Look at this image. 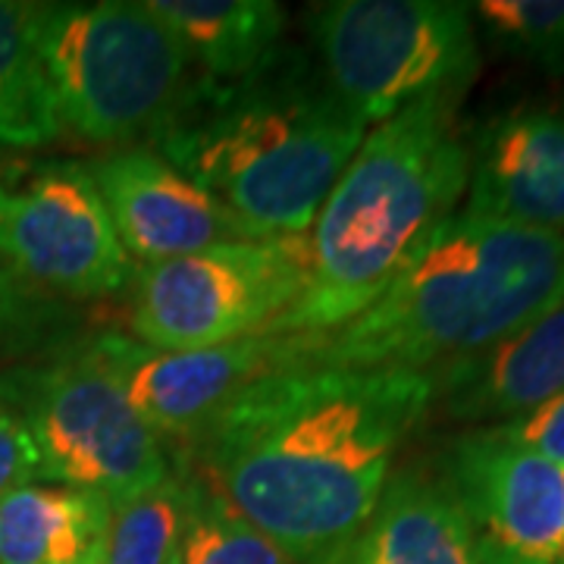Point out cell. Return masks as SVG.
<instances>
[{
  "label": "cell",
  "mask_w": 564,
  "mask_h": 564,
  "mask_svg": "<svg viewBox=\"0 0 564 564\" xmlns=\"http://www.w3.org/2000/svg\"><path fill=\"white\" fill-rule=\"evenodd\" d=\"M0 163H3V154H0Z\"/></svg>",
  "instance_id": "cell-26"
},
{
  "label": "cell",
  "mask_w": 564,
  "mask_h": 564,
  "mask_svg": "<svg viewBox=\"0 0 564 564\" xmlns=\"http://www.w3.org/2000/svg\"><path fill=\"white\" fill-rule=\"evenodd\" d=\"M370 126L302 44L236 82L198 79L151 141L258 236H307Z\"/></svg>",
  "instance_id": "cell-2"
},
{
  "label": "cell",
  "mask_w": 564,
  "mask_h": 564,
  "mask_svg": "<svg viewBox=\"0 0 564 564\" xmlns=\"http://www.w3.org/2000/svg\"><path fill=\"white\" fill-rule=\"evenodd\" d=\"M564 299V236L455 214L355 321L307 339L304 370H423L470 358Z\"/></svg>",
  "instance_id": "cell-4"
},
{
  "label": "cell",
  "mask_w": 564,
  "mask_h": 564,
  "mask_svg": "<svg viewBox=\"0 0 564 564\" xmlns=\"http://www.w3.org/2000/svg\"><path fill=\"white\" fill-rule=\"evenodd\" d=\"M496 430L518 445L533 448L536 455L564 467V392L555 395L552 402L540 404L536 411H530L521 421L502 423Z\"/></svg>",
  "instance_id": "cell-23"
},
{
  "label": "cell",
  "mask_w": 564,
  "mask_h": 564,
  "mask_svg": "<svg viewBox=\"0 0 564 564\" xmlns=\"http://www.w3.org/2000/svg\"><path fill=\"white\" fill-rule=\"evenodd\" d=\"M148 7L180 35L210 82L248 76L285 32V10L273 0H148Z\"/></svg>",
  "instance_id": "cell-17"
},
{
  "label": "cell",
  "mask_w": 564,
  "mask_h": 564,
  "mask_svg": "<svg viewBox=\"0 0 564 564\" xmlns=\"http://www.w3.org/2000/svg\"><path fill=\"white\" fill-rule=\"evenodd\" d=\"M433 404L470 426L521 421L564 392V299L484 351L433 370Z\"/></svg>",
  "instance_id": "cell-14"
},
{
  "label": "cell",
  "mask_w": 564,
  "mask_h": 564,
  "mask_svg": "<svg viewBox=\"0 0 564 564\" xmlns=\"http://www.w3.org/2000/svg\"><path fill=\"white\" fill-rule=\"evenodd\" d=\"M66 135L32 39L25 0H0V148L35 151Z\"/></svg>",
  "instance_id": "cell-18"
},
{
  "label": "cell",
  "mask_w": 564,
  "mask_h": 564,
  "mask_svg": "<svg viewBox=\"0 0 564 564\" xmlns=\"http://www.w3.org/2000/svg\"><path fill=\"white\" fill-rule=\"evenodd\" d=\"M39 480V458L22 421L0 402V499Z\"/></svg>",
  "instance_id": "cell-24"
},
{
  "label": "cell",
  "mask_w": 564,
  "mask_h": 564,
  "mask_svg": "<svg viewBox=\"0 0 564 564\" xmlns=\"http://www.w3.org/2000/svg\"><path fill=\"white\" fill-rule=\"evenodd\" d=\"M464 214L564 236V110L511 107L470 135Z\"/></svg>",
  "instance_id": "cell-13"
},
{
  "label": "cell",
  "mask_w": 564,
  "mask_h": 564,
  "mask_svg": "<svg viewBox=\"0 0 564 564\" xmlns=\"http://www.w3.org/2000/svg\"><path fill=\"white\" fill-rule=\"evenodd\" d=\"M29 20L63 129L104 151L151 148L202 79L148 3H29Z\"/></svg>",
  "instance_id": "cell-5"
},
{
  "label": "cell",
  "mask_w": 564,
  "mask_h": 564,
  "mask_svg": "<svg viewBox=\"0 0 564 564\" xmlns=\"http://www.w3.org/2000/svg\"><path fill=\"white\" fill-rule=\"evenodd\" d=\"M63 323L61 302L32 292L7 267H0V355L32 351L44 339H54Z\"/></svg>",
  "instance_id": "cell-22"
},
{
  "label": "cell",
  "mask_w": 564,
  "mask_h": 564,
  "mask_svg": "<svg viewBox=\"0 0 564 564\" xmlns=\"http://www.w3.org/2000/svg\"><path fill=\"white\" fill-rule=\"evenodd\" d=\"M0 267L61 304L117 295L135 276L85 161L0 163Z\"/></svg>",
  "instance_id": "cell-9"
},
{
  "label": "cell",
  "mask_w": 564,
  "mask_h": 564,
  "mask_svg": "<svg viewBox=\"0 0 564 564\" xmlns=\"http://www.w3.org/2000/svg\"><path fill=\"white\" fill-rule=\"evenodd\" d=\"M339 564H480L462 505L433 467H399Z\"/></svg>",
  "instance_id": "cell-15"
},
{
  "label": "cell",
  "mask_w": 564,
  "mask_h": 564,
  "mask_svg": "<svg viewBox=\"0 0 564 564\" xmlns=\"http://www.w3.org/2000/svg\"><path fill=\"white\" fill-rule=\"evenodd\" d=\"M467 88L433 91L373 126L307 229V282L267 333L323 336L364 314L458 214L470 182Z\"/></svg>",
  "instance_id": "cell-3"
},
{
  "label": "cell",
  "mask_w": 564,
  "mask_h": 564,
  "mask_svg": "<svg viewBox=\"0 0 564 564\" xmlns=\"http://www.w3.org/2000/svg\"><path fill=\"white\" fill-rule=\"evenodd\" d=\"M170 564H182V549H180V555H176V558H173V562Z\"/></svg>",
  "instance_id": "cell-25"
},
{
  "label": "cell",
  "mask_w": 564,
  "mask_h": 564,
  "mask_svg": "<svg viewBox=\"0 0 564 564\" xmlns=\"http://www.w3.org/2000/svg\"><path fill=\"white\" fill-rule=\"evenodd\" d=\"M113 502L61 484H25L0 499V564H98Z\"/></svg>",
  "instance_id": "cell-16"
},
{
  "label": "cell",
  "mask_w": 564,
  "mask_h": 564,
  "mask_svg": "<svg viewBox=\"0 0 564 564\" xmlns=\"http://www.w3.org/2000/svg\"><path fill=\"white\" fill-rule=\"evenodd\" d=\"M307 339L258 333L239 343L166 351L120 329H101L82 336V345L163 443H188L248 386L273 373L304 370Z\"/></svg>",
  "instance_id": "cell-10"
},
{
  "label": "cell",
  "mask_w": 564,
  "mask_h": 564,
  "mask_svg": "<svg viewBox=\"0 0 564 564\" xmlns=\"http://www.w3.org/2000/svg\"><path fill=\"white\" fill-rule=\"evenodd\" d=\"M85 170L101 192L132 263H163L204 248L258 239L210 192L151 148L101 151Z\"/></svg>",
  "instance_id": "cell-12"
},
{
  "label": "cell",
  "mask_w": 564,
  "mask_h": 564,
  "mask_svg": "<svg viewBox=\"0 0 564 564\" xmlns=\"http://www.w3.org/2000/svg\"><path fill=\"white\" fill-rule=\"evenodd\" d=\"M185 533V484L180 470L139 496L113 505L98 564H170Z\"/></svg>",
  "instance_id": "cell-20"
},
{
  "label": "cell",
  "mask_w": 564,
  "mask_h": 564,
  "mask_svg": "<svg viewBox=\"0 0 564 564\" xmlns=\"http://www.w3.org/2000/svg\"><path fill=\"white\" fill-rule=\"evenodd\" d=\"M433 408L423 370H285L188 440L202 480L295 564H339Z\"/></svg>",
  "instance_id": "cell-1"
},
{
  "label": "cell",
  "mask_w": 564,
  "mask_h": 564,
  "mask_svg": "<svg viewBox=\"0 0 564 564\" xmlns=\"http://www.w3.org/2000/svg\"><path fill=\"white\" fill-rule=\"evenodd\" d=\"M180 474L185 484L182 564H295L270 536L223 502L217 489L192 467Z\"/></svg>",
  "instance_id": "cell-19"
},
{
  "label": "cell",
  "mask_w": 564,
  "mask_h": 564,
  "mask_svg": "<svg viewBox=\"0 0 564 564\" xmlns=\"http://www.w3.org/2000/svg\"><path fill=\"white\" fill-rule=\"evenodd\" d=\"M470 13L492 47L564 76V0H480Z\"/></svg>",
  "instance_id": "cell-21"
},
{
  "label": "cell",
  "mask_w": 564,
  "mask_h": 564,
  "mask_svg": "<svg viewBox=\"0 0 564 564\" xmlns=\"http://www.w3.org/2000/svg\"><path fill=\"white\" fill-rule=\"evenodd\" d=\"M307 282V236L226 242L139 267L129 336L151 348H210L267 333Z\"/></svg>",
  "instance_id": "cell-8"
},
{
  "label": "cell",
  "mask_w": 564,
  "mask_h": 564,
  "mask_svg": "<svg viewBox=\"0 0 564 564\" xmlns=\"http://www.w3.org/2000/svg\"><path fill=\"white\" fill-rule=\"evenodd\" d=\"M480 564H564V467L496 426L455 436L436 458Z\"/></svg>",
  "instance_id": "cell-11"
},
{
  "label": "cell",
  "mask_w": 564,
  "mask_h": 564,
  "mask_svg": "<svg viewBox=\"0 0 564 564\" xmlns=\"http://www.w3.org/2000/svg\"><path fill=\"white\" fill-rule=\"evenodd\" d=\"M314 57L370 129L445 88H470L480 44L470 3L326 0L304 10Z\"/></svg>",
  "instance_id": "cell-7"
},
{
  "label": "cell",
  "mask_w": 564,
  "mask_h": 564,
  "mask_svg": "<svg viewBox=\"0 0 564 564\" xmlns=\"http://www.w3.org/2000/svg\"><path fill=\"white\" fill-rule=\"evenodd\" d=\"M0 402L35 445L41 484L76 486L120 505L173 474L166 443L82 339L0 373Z\"/></svg>",
  "instance_id": "cell-6"
}]
</instances>
